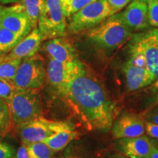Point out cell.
<instances>
[{"mask_svg": "<svg viewBox=\"0 0 158 158\" xmlns=\"http://www.w3.org/2000/svg\"><path fill=\"white\" fill-rule=\"evenodd\" d=\"M78 133L74 130L73 125L62 128L53 135L46 138L43 142L48 146L51 150L56 152L64 149L71 141L78 137Z\"/></svg>", "mask_w": 158, "mask_h": 158, "instance_id": "obj_17", "label": "cell"}, {"mask_svg": "<svg viewBox=\"0 0 158 158\" xmlns=\"http://www.w3.org/2000/svg\"><path fill=\"white\" fill-rule=\"evenodd\" d=\"M13 127L10 113L7 101L0 98V135H7Z\"/></svg>", "mask_w": 158, "mask_h": 158, "instance_id": "obj_21", "label": "cell"}, {"mask_svg": "<svg viewBox=\"0 0 158 158\" xmlns=\"http://www.w3.org/2000/svg\"><path fill=\"white\" fill-rule=\"evenodd\" d=\"M112 158H131V157H128V156L125 155L124 154V155H120V154H118V155H114Z\"/></svg>", "mask_w": 158, "mask_h": 158, "instance_id": "obj_36", "label": "cell"}, {"mask_svg": "<svg viewBox=\"0 0 158 158\" xmlns=\"http://www.w3.org/2000/svg\"><path fill=\"white\" fill-rule=\"evenodd\" d=\"M121 21L132 31L143 30L149 28L147 3L133 0L123 12L116 13Z\"/></svg>", "mask_w": 158, "mask_h": 158, "instance_id": "obj_10", "label": "cell"}, {"mask_svg": "<svg viewBox=\"0 0 158 158\" xmlns=\"http://www.w3.org/2000/svg\"><path fill=\"white\" fill-rule=\"evenodd\" d=\"M37 25L45 40L64 37L66 35V18L59 0H46Z\"/></svg>", "mask_w": 158, "mask_h": 158, "instance_id": "obj_6", "label": "cell"}, {"mask_svg": "<svg viewBox=\"0 0 158 158\" xmlns=\"http://www.w3.org/2000/svg\"><path fill=\"white\" fill-rule=\"evenodd\" d=\"M71 125L67 122L51 121L40 116L19 126L20 136L23 144L43 141L62 128Z\"/></svg>", "mask_w": 158, "mask_h": 158, "instance_id": "obj_7", "label": "cell"}, {"mask_svg": "<svg viewBox=\"0 0 158 158\" xmlns=\"http://www.w3.org/2000/svg\"><path fill=\"white\" fill-rule=\"evenodd\" d=\"M43 49L49 58L61 62H74L79 59L73 45L63 37L48 40L43 44Z\"/></svg>", "mask_w": 158, "mask_h": 158, "instance_id": "obj_12", "label": "cell"}, {"mask_svg": "<svg viewBox=\"0 0 158 158\" xmlns=\"http://www.w3.org/2000/svg\"><path fill=\"white\" fill-rule=\"evenodd\" d=\"M94 1L95 0H59L63 13L68 19Z\"/></svg>", "mask_w": 158, "mask_h": 158, "instance_id": "obj_22", "label": "cell"}, {"mask_svg": "<svg viewBox=\"0 0 158 158\" xmlns=\"http://www.w3.org/2000/svg\"><path fill=\"white\" fill-rule=\"evenodd\" d=\"M75 62L64 63L52 59L49 60L46 70L47 78L49 84L59 93H62L66 86Z\"/></svg>", "mask_w": 158, "mask_h": 158, "instance_id": "obj_15", "label": "cell"}, {"mask_svg": "<svg viewBox=\"0 0 158 158\" xmlns=\"http://www.w3.org/2000/svg\"><path fill=\"white\" fill-rule=\"evenodd\" d=\"M29 158H53L54 152L43 141L25 144Z\"/></svg>", "mask_w": 158, "mask_h": 158, "instance_id": "obj_20", "label": "cell"}, {"mask_svg": "<svg viewBox=\"0 0 158 158\" xmlns=\"http://www.w3.org/2000/svg\"><path fill=\"white\" fill-rule=\"evenodd\" d=\"M113 15L107 0H95L69 18L68 30L70 34L88 31Z\"/></svg>", "mask_w": 158, "mask_h": 158, "instance_id": "obj_4", "label": "cell"}, {"mask_svg": "<svg viewBox=\"0 0 158 158\" xmlns=\"http://www.w3.org/2000/svg\"><path fill=\"white\" fill-rule=\"evenodd\" d=\"M146 35L149 37L153 42L158 45V28H155L145 32Z\"/></svg>", "mask_w": 158, "mask_h": 158, "instance_id": "obj_30", "label": "cell"}, {"mask_svg": "<svg viewBox=\"0 0 158 158\" xmlns=\"http://www.w3.org/2000/svg\"><path fill=\"white\" fill-rule=\"evenodd\" d=\"M89 130L108 131L117 114V107L103 85L79 59L75 62L62 92Z\"/></svg>", "mask_w": 158, "mask_h": 158, "instance_id": "obj_1", "label": "cell"}, {"mask_svg": "<svg viewBox=\"0 0 158 158\" xmlns=\"http://www.w3.org/2000/svg\"><path fill=\"white\" fill-rule=\"evenodd\" d=\"M46 78L43 59L38 54L23 59L12 81L15 89H39Z\"/></svg>", "mask_w": 158, "mask_h": 158, "instance_id": "obj_5", "label": "cell"}, {"mask_svg": "<svg viewBox=\"0 0 158 158\" xmlns=\"http://www.w3.org/2000/svg\"><path fill=\"white\" fill-rule=\"evenodd\" d=\"M6 55L5 54H0V62L4 61V59H5Z\"/></svg>", "mask_w": 158, "mask_h": 158, "instance_id": "obj_37", "label": "cell"}, {"mask_svg": "<svg viewBox=\"0 0 158 158\" xmlns=\"http://www.w3.org/2000/svg\"><path fill=\"white\" fill-rule=\"evenodd\" d=\"M158 106V92H157V95H156V97L155 98V99H154L152 103L151 104V106H149V108H152V107H155V106Z\"/></svg>", "mask_w": 158, "mask_h": 158, "instance_id": "obj_34", "label": "cell"}, {"mask_svg": "<svg viewBox=\"0 0 158 158\" xmlns=\"http://www.w3.org/2000/svg\"><path fill=\"white\" fill-rule=\"evenodd\" d=\"M23 37L5 27H0V54L9 52Z\"/></svg>", "mask_w": 158, "mask_h": 158, "instance_id": "obj_19", "label": "cell"}, {"mask_svg": "<svg viewBox=\"0 0 158 158\" xmlns=\"http://www.w3.org/2000/svg\"><path fill=\"white\" fill-rule=\"evenodd\" d=\"M145 121L158 124V106L149 108L143 114Z\"/></svg>", "mask_w": 158, "mask_h": 158, "instance_id": "obj_27", "label": "cell"}, {"mask_svg": "<svg viewBox=\"0 0 158 158\" xmlns=\"http://www.w3.org/2000/svg\"><path fill=\"white\" fill-rule=\"evenodd\" d=\"M15 88L12 81L0 79V98L7 101L15 92Z\"/></svg>", "mask_w": 158, "mask_h": 158, "instance_id": "obj_24", "label": "cell"}, {"mask_svg": "<svg viewBox=\"0 0 158 158\" xmlns=\"http://www.w3.org/2000/svg\"><path fill=\"white\" fill-rule=\"evenodd\" d=\"M4 8V7H2L1 5H0V18H1V15H2V10Z\"/></svg>", "mask_w": 158, "mask_h": 158, "instance_id": "obj_39", "label": "cell"}, {"mask_svg": "<svg viewBox=\"0 0 158 158\" xmlns=\"http://www.w3.org/2000/svg\"><path fill=\"white\" fill-rule=\"evenodd\" d=\"M43 40L44 37L40 31L35 27L6 55L4 60L23 59L34 56L39 51Z\"/></svg>", "mask_w": 158, "mask_h": 158, "instance_id": "obj_13", "label": "cell"}, {"mask_svg": "<svg viewBox=\"0 0 158 158\" xmlns=\"http://www.w3.org/2000/svg\"><path fill=\"white\" fill-rule=\"evenodd\" d=\"M122 71L125 76L127 89L130 92L149 86L157 78L147 68L136 66L129 59L124 63Z\"/></svg>", "mask_w": 158, "mask_h": 158, "instance_id": "obj_14", "label": "cell"}, {"mask_svg": "<svg viewBox=\"0 0 158 158\" xmlns=\"http://www.w3.org/2000/svg\"><path fill=\"white\" fill-rule=\"evenodd\" d=\"M7 102L13 124L18 127L42 114L39 89H16Z\"/></svg>", "mask_w": 158, "mask_h": 158, "instance_id": "obj_3", "label": "cell"}, {"mask_svg": "<svg viewBox=\"0 0 158 158\" xmlns=\"http://www.w3.org/2000/svg\"><path fill=\"white\" fill-rule=\"evenodd\" d=\"M138 1H141V2H143L148 3V2H149L154 1V0H138Z\"/></svg>", "mask_w": 158, "mask_h": 158, "instance_id": "obj_38", "label": "cell"}, {"mask_svg": "<svg viewBox=\"0 0 158 158\" xmlns=\"http://www.w3.org/2000/svg\"><path fill=\"white\" fill-rule=\"evenodd\" d=\"M0 27L9 29L23 38L33 29L23 7L20 3L4 7L0 18Z\"/></svg>", "mask_w": 158, "mask_h": 158, "instance_id": "obj_8", "label": "cell"}, {"mask_svg": "<svg viewBox=\"0 0 158 158\" xmlns=\"http://www.w3.org/2000/svg\"><path fill=\"white\" fill-rule=\"evenodd\" d=\"M14 150L8 144L0 141V158H13Z\"/></svg>", "mask_w": 158, "mask_h": 158, "instance_id": "obj_28", "label": "cell"}, {"mask_svg": "<svg viewBox=\"0 0 158 158\" xmlns=\"http://www.w3.org/2000/svg\"><path fill=\"white\" fill-rule=\"evenodd\" d=\"M22 59L4 60L0 62V79L13 81Z\"/></svg>", "mask_w": 158, "mask_h": 158, "instance_id": "obj_23", "label": "cell"}, {"mask_svg": "<svg viewBox=\"0 0 158 158\" xmlns=\"http://www.w3.org/2000/svg\"><path fill=\"white\" fill-rule=\"evenodd\" d=\"M131 1L132 0H107V2L114 14H116L129 5Z\"/></svg>", "mask_w": 158, "mask_h": 158, "instance_id": "obj_26", "label": "cell"}, {"mask_svg": "<svg viewBox=\"0 0 158 158\" xmlns=\"http://www.w3.org/2000/svg\"><path fill=\"white\" fill-rule=\"evenodd\" d=\"M19 0H0V3L2 4H12L19 2Z\"/></svg>", "mask_w": 158, "mask_h": 158, "instance_id": "obj_35", "label": "cell"}, {"mask_svg": "<svg viewBox=\"0 0 158 158\" xmlns=\"http://www.w3.org/2000/svg\"><path fill=\"white\" fill-rule=\"evenodd\" d=\"M68 158H81V157H78V156H71V157H69Z\"/></svg>", "mask_w": 158, "mask_h": 158, "instance_id": "obj_40", "label": "cell"}, {"mask_svg": "<svg viewBox=\"0 0 158 158\" xmlns=\"http://www.w3.org/2000/svg\"><path fill=\"white\" fill-rule=\"evenodd\" d=\"M145 132L152 138L158 139V124L145 121Z\"/></svg>", "mask_w": 158, "mask_h": 158, "instance_id": "obj_29", "label": "cell"}, {"mask_svg": "<svg viewBox=\"0 0 158 158\" xmlns=\"http://www.w3.org/2000/svg\"><path fill=\"white\" fill-rule=\"evenodd\" d=\"M16 158H29L28 155H27V149H26L25 144L21 145L18 150L16 154Z\"/></svg>", "mask_w": 158, "mask_h": 158, "instance_id": "obj_31", "label": "cell"}, {"mask_svg": "<svg viewBox=\"0 0 158 158\" xmlns=\"http://www.w3.org/2000/svg\"><path fill=\"white\" fill-rule=\"evenodd\" d=\"M148 7V22L149 26L158 28V0L149 2Z\"/></svg>", "mask_w": 158, "mask_h": 158, "instance_id": "obj_25", "label": "cell"}, {"mask_svg": "<svg viewBox=\"0 0 158 158\" xmlns=\"http://www.w3.org/2000/svg\"><path fill=\"white\" fill-rule=\"evenodd\" d=\"M149 89L150 92H154V93H157L158 92V77H157L155 80L151 84H150Z\"/></svg>", "mask_w": 158, "mask_h": 158, "instance_id": "obj_32", "label": "cell"}, {"mask_svg": "<svg viewBox=\"0 0 158 158\" xmlns=\"http://www.w3.org/2000/svg\"><path fill=\"white\" fill-rule=\"evenodd\" d=\"M129 50L130 52L141 54L145 59L148 70L158 77V45L146 33H140L133 36Z\"/></svg>", "mask_w": 158, "mask_h": 158, "instance_id": "obj_9", "label": "cell"}, {"mask_svg": "<svg viewBox=\"0 0 158 158\" xmlns=\"http://www.w3.org/2000/svg\"><path fill=\"white\" fill-rule=\"evenodd\" d=\"M86 36L94 45L105 50L115 49L133 37V31L114 14L89 29Z\"/></svg>", "mask_w": 158, "mask_h": 158, "instance_id": "obj_2", "label": "cell"}, {"mask_svg": "<svg viewBox=\"0 0 158 158\" xmlns=\"http://www.w3.org/2000/svg\"><path fill=\"white\" fill-rule=\"evenodd\" d=\"M56 158H62V157H56Z\"/></svg>", "mask_w": 158, "mask_h": 158, "instance_id": "obj_41", "label": "cell"}, {"mask_svg": "<svg viewBox=\"0 0 158 158\" xmlns=\"http://www.w3.org/2000/svg\"><path fill=\"white\" fill-rule=\"evenodd\" d=\"M145 133V121L134 114H124L113 124L112 135L115 139L139 137Z\"/></svg>", "mask_w": 158, "mask_h": 158, "instance_id": "obj_11", "label": "cell"}, {"mask_svg": "<svg viewBox=\"0 0 158 158\" xmlns=\"http://www.w3.org/2000/svg\"><path fill=\"white\" fill-rule=\"evenodd\" d=\"M125 155L131 158H149L154 146L146 136L122 138L118 141Z\"/></svg>", "mask_w": 158, "mask_h": 158, "instance_id": "obj_16", "label": "cell"}, {"mask_svg": "<svg viewBox=\"0 0 158 158\" xmlns=\"http://www.w3.org/2000/svg\"><path fill=\"white\" fill-rule=\"evenodd\" d=\"M149 158H158V149L155 147H153Z\"/></svg>", "mask_w": 158, "mask_h": 158, "instance_id": "obj_33", "label": "cell"}, {"mask_svg": "<svg viewBox=\"0 0 158 158\" xmlns=\"http://www.w3.org/2000/svg\"><path fill=\"white\" fill-rule=\"evenodd\" d=\"M28 16L32 28L37 27L38 19L44 9L46 0H19Z\"/></svg>", "mask_w": 158, "mask_h": 158, "instance_id": "obj_18", "label": "cell"}]
</instances>
